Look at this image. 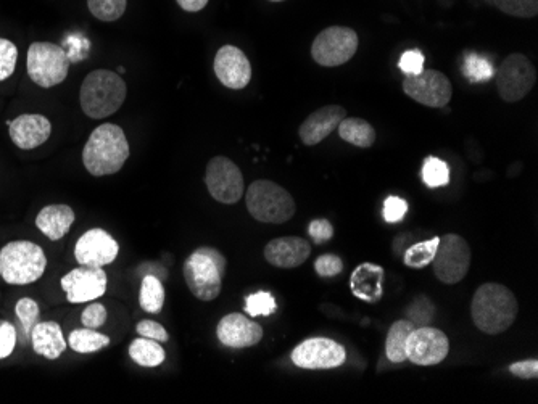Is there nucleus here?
Here are the masks:
<instances>
[{"instance_id":"nucleus-1","label":"nucleus","mask_w":538,"mask_h":404,"mask_svg":"<svg viewBox=\"0 0 538 404\" xmlns=\"http://www.w3.org/2000/svg\"><path fill=\"white\" fill-rule=\"evenodd\" d=\"M129 153L131 150L125 131L116 124L104 123L92 131L84 145V168L96 178L120 173Z\"/></svg>"},{"instance_id":"nucleus-2","label":"nucleus","mask_w":538,"mask_h":404,"mask_svg":"<svg viewBox=\"0 0 538 404\" xmlns=\"http://www.w3.org/2000/svg\"><path fill=\"white\" fill-rule=\"evenodd\" d=\"M519 305L508 287L489 282L477 289L472 298V321L484 334H503L518 318Z\"/></svg>"},{"instance_id":"nucleus-3","label":"nucleus","mask_w":538,"mask_h":404,"mask_svg":"<svg viewBox=\"0 0 538 404\" xmlns=\"http://www.w3.org/2000/svg\"><path fill=\"white\" fill-rule=\"evenodd\" d=\"M128 87L125 79L115 71L96 70L89 73L79 91V102L84 115L92 120H104L115 115L125 104Z\"/></svg>"},{"instance_id":"nucleus-4","label":"nucleus","mask_w":538,"mask_h":404,"mask_svg":"<svg viewBox=\"0 0 538 404\" xmlns=\"http://www.w3.org/2000/svg\"><path fill=\"white\" fill-rule=\"evenodd\" d=\"M226 256L212 247H200L184 263V279L195 298L213 301L220 297L226 274Z\"/></svg>"},{"instance_id":"nucleus-5","label":"nucleus","mask_w":538,"mask_h":404,"mask_svg":"<svg viewBox=\"0 0 538 404\" xmlns=\"http://www.w3.org/2000/svg\"><path fill=\"white\" fill-rule=\"evenodd\" d=\"M47 268V256L34 242L13 240L0 250V276L10 285L38 282Z\"/></svg>"},{"instance_id":"nucleus-6","label":"nucleus","mask_w":538,"mask_h":404,"mask_svg":"<svg viewBox=\"0 0 538 404\" xmlns=\"http://www.w3.org/2000/svg\"><path fill=\"white\" fill-rule=\"evenodd\" d=\"M245 205L253 219L260 223L282 224L294 218L295 200L276 182L255 181L245 192Z\"/></svg>"},{"instance_id":"nucleus-7","label":"nucleus","mask_w":538,"mask_h":404,"mask_svg":"<svg viewBox=\"0 0 538 404\" xmlns=\"http://www.w3.org/2000/svg\"><path fill=\"white\" fill-rule=\"evenodd\" d=\"M29 79L44 89L58 86L67 79L70 58L65 50L52 42H34L28 49L26 60Z\"/></svg>"},{"instance_id":"nucleus-8","label":"nucleus","mask_w":538,"mask_h":404,"mask_svg":"<svg viewBox=\"0 0 538 404\" xmlns=\"http://www.w3.org/2000/svg\"><path fill=\"white\" fill-rule=\"evenodd\" d=\"M358 34L347 26H329L316 36L311 46V57L326 68L342 66L355 57L358 50Z\"/></svg>"},{"instance_id":"nucleus-9","label":"nucleus","mask_w":538,"mask_h":404,"mask_svg":"<svg viewBox=\"0 0 538 404\" xmlns=\"http://www.w3.org/2000/svg\"><path fill=\"white\" fill-rule=\"evenodd\" d=\"M431 264L440 282L458 284L466 277L471 266V248L461 235H443Z\"/></svg>"},{"instance_id":"nucleus-10","label":"nucleus","mask_w":538,"mask_h":404,"mask_svg":"<svg viewBox=\"0 0 538 404\" xmlns=\"http://www.w3.org/2000/svg\"><path fill=\"white\" fill-rule=\"evenodd\" d=\"M535 83L537 70L526 55L511 54L498 68V94L508 104H516L524 99L534 89Z\"/></svg>"},{"instance_id":"nucleus-11","label":"nucleus","mask_w":538,"mask_h":404,"mask_svg":"<svg viewBox=\"0 0 538 404\" xmlns=\"http://www.w3.org/2000/svg\"><path fill=\"white\" fill-rule=\"evenodd\" d=\"M205 184L216 202L234 205L245 194L244 176L239 166L226 157L210 160L205 171Z\"/></svg>"},{"instance_id":"nucleus-12","label":"nucleus","mask_w":538,"mask_h":404,"mask_svg":"<svg viewBox=\"0 0 538 404\" xmlns=\"http://www.w3.org/2000/svg\"><path fill=\"white\" fill-rule=\"evenodd\" d=\"M403 92L418 104L429 108H442L450 104L453 97L452 81L437 70H423V73L406 76Z\"/></svg>"},{"instance_id":"nucleus-13","label":"nucleus","mask_w":538,"mask_h":404,"mask_svg":"<svg viewBox=\"0 0 538 404\" xmlns=\"http://www.w3.org/2000/svg\"><path fill=\"white\" fill-rule=\"evenodd\" d=\"M347 361V351L336 340L315 337L300 343L292 350V363L300 369L323 371L336 369Z\"/></svg>"},{"instance_id":"nucleus-14","label":"nucleus","mask_w":538,"mask_h":404,"mask_svg":"<svg viewBox=\"0 0 538 404\" xmlns=\"http://www.w3.org/2000/svg\"><path fill=\"white\" fill-rule=\"evenodd\" d=\"M450 342L442 330L421 326L411 332L406 342V361L418 366H435L447 358Z\"/></svg>"},{"instance_id":"nucleus-15","label":"nucleus","mask_w":538,"mask_h":404,"mask_svg":"<svg viewBox=\"0 0 538 404\" xmlns=\"http://www.w3.org/2000/svg\"><path fill=\"white\" fill-rule=\"evenodd\" d=\"M107 284V273L104 268L78 266L67 276L62 277L63 292L67 293V300L73 305L91 303L97 298L104 297Z\"/></svg>"},{"instance_id":"nucleus-16","label":"nucleus","mask_w":538,"mask_h":404,"mask_svg":"<svg viewBox=\"0 0 538 404\" xmlns=\"http://www.w3.org/2000/svg\"><path fill=\"white\" fill-rule=\"evenodd\" d=\"M120 245L104 229H91L79 237L75 245V258L79 266L105 268L116 260Z\"/></svg>"},{"instance_id":"nucleus-17","label":"nucleus","mask_w":538,"mask_h":404,"mask_svg":"<svg viewBox=\"0 0 538 404\" xmlns=\"http://www.w3.org/2000/svg\"><path fill=\"white\" fill-rule=\"evenodd\" d=\"M216 78L228 89L241 91L249 86L252 79V65L247 55L236 46H223L216 52L215 63Z\"/></svg>"},{"instance_id":"nucleus-18","label":"nucleus","mask_w":538,"mask_h":404,"mask_svg":"<svg viewBox=\"0 0 538 404\" xmlns=\"http://www.w3.org/2000/svg\"><path fill=\"white\" fill-rule=\"evenodd\" d=\"M216 335L224 347L242 350L255 347L263 340V327L244 314L231 313L221 319Z\"/></svg>"},{"instance_id":"nucleus-19","label":"nucleus","mask_w":538,"mask_h":404,"mask_svg":"<svg viewBox=\"0 0 538 404\" xmlns=\"http://www.w3.org/2000/svg\"><path fill=\"white\" fill-rule=\"evenodd\" d=\"M10 139L21 150L38 149L46 144L52 134V123L44 115H20L13 121H7Z\"/></svg>"},{"instance_id":"nucleus-20","label":"nucleus","mask_w":538,"mask_h":404,"mask_svg":"<svg viewBox=\"0 0 538 404\" xmlns=\"http://www.w3.org/2000/svg\"><path fill=\"white\" fill-rule=\"evenodd\" d=\"M347 118V112L340 105H327L311 113L298 129V136L308 147L321 144L327 136L339 128L340 121Z\"/></svg>"},{"instance_id":"nucleus-21","label":"nucleus","mask_w":538,"mask_h":404,"mask_svg":"<svg viewBox=\"0 0 538 404\" xmlns=\"http://www.w3.org/2000/svg\"><path fill=\"white\" fill-rule=\"evenodd\" d=\"M310 255V244L302 237H279L268 242L265 247V260L276 268H298Z\"/></svg>"},{"instance_id":"nucleus-22","label":"nucleus","mask_w":538,"mask_h":404,"mask_svg":"<svg viewBox=\"0 0 538 404\" xmlns=\"http://www.w3.org/2000/svg\"><path fill=\"white\" fill-rule=\"evenodd\" d=\"M385 271L374 263H363L355 268L350 277V290L358 300L379 303L384 297Z\"/></svg>"},{"instance_id":"nucleus-23","label":"nucleus","mask_w":538,"mask_h":404,"mask_svg":"<svg viewBox=\"0 0 538 404\" xmlns=\"http://www.w3.org/2000/svg\"><path fill=\"white\" fill-rule=\"evenodd\" d=\"M76 215L68 205H47L36 216V227L52 242L63 239L75 223Z\"/></svg>"},{"instance_id":"nucleus-24","label":"nucleus","mask_w":538,"mask_h":404,"mask_svg":"<svg viewBox=\"0 0 538 404\" xmlns=\"http://www.w3.org/2000/svg\"><path fill=\"white\" fill-rule=\"evenodd\" d=\"M31 343L34 353L47 359H58L67 350L62 327L54 321L39 322L31 334Z\"/></svg>"},{"instance_id":"nucleus-25","label":"nucleus","mask_w":538,"mask_h":404,"mask_svg":"<svg viewBox=\"0 0 538 404\" xmlns=\"http://www.w3.org/2000/svg\"><path fill=\"white\" fill-rule=\"evenodd\" d=\"M337 131L345 142L360 149H369L376 142V131L373 126L361 118H344L340 121Z\"/></svg>"},{"instance_id":"nucleus-26","label":"nucleus","mask_w":538,"mask_h":404,"mask_svg":"<svg viewBox=\"0 0 538 404\" xmlns=\"http://www.w3.org/2000/svg\"><path fill=\"white\" fill-rule=\"evenodd\" d=\"M414 329H416V326L408 319L392 324L389 332H387V339H385V356L389 358V361L395 364L405 363L406 342H408V337H410Z\"/></svg>"},{"instance_id":"nucleus-27","label":"nucleus","mask_w":538,"mask_h":404,"mask_svg":"<svg viewBox=\"0 0 538 404\" xmlns=\"http://www.w3.org/2000/svg\"><path fill=\"white\" fill-rule=\"evenodd\" d=\"M129 356L142 367H158L165 363L166 353L160 342L139 337L129 345Z\"/></svg>"},{"instance_id":"nucleus-28","label":"nucleus","mask_w":538,"mask_h":404,"mask_svg":"<svg viewBox=\"0 0 538 404\" xmlns=\"http://www.w3.org/2000/svg\"><path fill=\"white\" fill-rule=\"evenodd\" d=\"M139 305L145 313L158 314L165 305V287L160 277L155 274H147L142 279L139 290Z\"/></svg>"},{"instance_id":"nucleus-29","label":"nucleus","mask_w":538,"mask_h":404,"mask_svg":"<svg viewBox=\"0 0 538 404\" xmlns=\"http://www.w3.org/2000/svg\"><path fill=\"white\" fill-rule=\"evenodd\" d=\"M15 313H17L18 324H20V330H18V342L21 345L31 342V334H33L34 327L38 326L41 322V308L33 298H21L15 306Z\"/></svg>"},{"instance_id":"nucleus-30","label":"nucleus","mask_w":538,"mask_h":404,"mask_svg":"<svg viewBox=\"0 0 538 404\" xmlns=\"http://www.w3.org/2000/svg\"><path fill=\"white\" fill-rule=\"evenodd\" d=\"M68 345L71 350L81 355H91V353H97V351L104 350L105 347L110 345V337L105 334H100L97 329H84L73 330L70 337H68Z\"/></svg>"},{"instance_id":"nucleus-31","label":"nucleus","mask_w":538,"mask_h":404,"mask_svg":"<svg viewBox=\"0 0 538 404\" xmlns=\"http://www.w3.org/2000/svg\"><path fill=\"white\" fill-rule=\"evenodd\" d=\"M440 244V237H434L431 240H424V242H419V244L411 245L403 256V261H405L408 268L414 269H423L426 268L427 264H431L434 260L435 252H437V247Z\"/></svg>"},{"instance_id":"nucleus-32","label":"nucleus","mask_w":538,"mask_h":404,"mask_svg":"<svg viewBox=\"0 0 538 404\" xmlns=\"http://www.w3.org/2000/svg\"><path fill=\"white\" fill-rule=\"evenodd\" d=\"M87 7L97 20L110 23L125 15L128 0H87Z\"/></svg>"},{"instance_id":"nucleus-33","label":"nucleus","mask_w":538,"mask_h":404,"mask_svg":"<svg viewBox=\"0 0 538 404\" xmlns=\"http://www.w3.org/2000/svg\"><path fill=\"white\" fill-rule=\"evenodd\" d=\"M463 73L471 83H485L495 75L492 62L482 55L469 54L464 58Z\"/></svg>"},{"instance_id":"nucleus-34","label":"nucleus","mask_w":538,"mask_h":404,"mask_svg":"<svg viewBox=\"0 0 538 404\" xmlns=\"http://www.w3.org/2000/svg\"><path fill=\"white\" fill-rule=\"evenodd\" d=\"M423 181L429 189L448 186L450 168L440 158L429 157L423 165Z\"/></svg>"},{"instance_id":"nucleus-35","label":"nucleus","mask_w":538,"mask_h":404,"mask_svg":"<svg viewBox=\"0 0 538 404\" xmlns=\"http://www.w3.org/2000/svg\"><path fill=\"white\" fill-rule=\"evenodd\" d=\"M278 310V303L276 298L273 297V293L260 292L252 293L249 297L245 298V313L249 314L250 318H258V316H271Z\"/></svg>"},{"instance_id":"nucleus-36","label":"nucleus","mask_w":538,"mask_h":404,"mask_svg":"<svg viewBox=\"0 0 538 404\" xmlns=\"http://www.w3.org/2000/svg\"><path fill=\"white\" fill-rule=\"evenodd\" d=\"M492 4L510 17L534 18L538 15V0H492Z\"/></svg>"},{"instance_id":"nucleus-37","label":"nucleus","mask_w":538,"mask_h":404,"mask_svg":"<svg viewBox=\"0 0 538 404\" xmlns=\"http://www.w3.org/2000/svg\"><path fill=\"white\" fill-rule=\"evenodd\" d=\"M434 311V305L429 298L419 297L408 306L406 316H408V321L413 322L416 327L427 326L434 318Z\"/></svg>"},{"instance_id":"nucleus-38","label":"nucleus","mask_w":538,"mask_h":404,"mask_svg":"<svg viewBox=\"0 0 538 404\" xmlns=\"http://www.w3.org/2000/svg\"><path fill=\"white\" fill-rule=\"evenodd\" d=\"M18 49L9 39L0 38V81L9 79L17 68Z\"/></svg>"},{"instance_id":"nucleus-39","label":"nucleus","mask_w":538,"mask_h":404,"mask_svg":"<svg viewBox=\"0 0 538 404\" xmlns=\"http://www.w3.org/2000/svg\"><path fill=\"white\" fill-rule=\"evenodd\" d=\"M18 330L12 322L0 321V359L9 358L17 347Z\"/></svg>"},{"instance_id":"nucleus-40","label":"nucleus","mask_w":538,"mask_h":404,"mask_svg":"<svg viewBox=\"0 0 538 404\" xmlns=\"http://www.w3.org/2000/svg\"><path fill=\"white\" fill-rule=\"evenodd\" d=\"M424 62H426V60H424V55L421 50H406L405 54L400 58L398 66H400V70L405 73V76H414L423 73Z\"/></svg>"},{"instance_id":"nucleus-41","label":"nucleus","mask_w":538,"mask_h":404,"mask_svg":"<svg viewBox=\"0 0 538 404\" xmlns=\"http://www.w3.org/2000/svg\"><path fill=\"white\" fill-rule=\"evenodd\" d=\"M406 213H408V203H406V200L395 197V195L387 197V200L384 202V211H382V215H384L387 223H400L405 218Z\"/></svg>"},{"instance_id":"nucleus-42","label":"nucleus","mask_w":538,"mask_h":404,"mask_svg":"<svg viewBox=\"0 0 538 404\" xmlns=\"http://www.w3.org/2000/svg\"><path fill=\"white\" fill-rule=\"evenodd\" d=\"M136 332L139 337L155 340V342L166 343L170 340V334L166 332L165 327L160 322L150 321V319H144V321L139 322Z\"/></svg>"},{"instance_id":"nucleus-43","label":"nucleus","mask_w":538,"mask_h":404,"mask_svg":"<svg viewBox=\"0 0 538 404\" xmlns=\"http://www.w3.org/2000/svg\"><path fill=\"white\" fill-rule=\"evenodd\" d=\"M315 271L319 277L339 276L344 271V261L337 255L319 256L315 261Z\"/></svg>"},{"instance_id":"nucleus-44","label":"nucleus","mask_w":538,"mask_h":404,"mask_svg":"<svg viewBox=\"0 0 538 404\" xmlns=\"http://www.w3.org/2000/svg\"><path fill=\"white\" fill-rule=\"evenodd\" d=\"M81 322L89 329H99L107 322V308L102 303H91L81 314Z\"/></svg>"},{"instance_id":"nucleus-45","label":"nucleus","mask_w":538,"mask_h":404,"mask_svg":"<svg viewBox=\"0 0 538 404\" xmlns=\"http://www.w3.org/2000/svg\"><path fill=\"white\" fill-rule=\"evenodd\" d=\"M308 234H310L315 244H324V242L334 237V227L327 219H315L308 226Z\"/></svg>"},{"instance_id":"nucleus-46","label":"nucleus","mask_w":538,"mask_h":404,"mask_svg":"<svg viewBox=\"0 0 538 404\" xmlns=\"http://www.w3.org/2000/svg\"><path fill=\"white\" fill-rule=\"evenodd\" d=\"M510 372L519 379H537L538 361L537 359H526V361L513 363L510 366Z\"/></svg>"},{"instance_id":"nucleus-47","label":"nucleus","mask_w":538,"mask_h":404,"mask_svg":"<svg viewBox=\"0 0 538 404\" xmlns=\"http://www.w3.org/2000/svg\"><path fill=\"white\" fill-rule=\"evenodd\" d=\"M176 2H178L179 7L186 10V12L195 13L205 9L210 0H176Z\"/></svg>"},{"instance_id":"nucleus-48","label":"nucleus","mask_w":538,"mask_h":404,"mask_svg":"<svg viewBox=\"0 0 538 404\" xmlns=\"http://www.w3.org/2000/svg\"><path fill=\"white\" fill-rule=\"evenodd\" d=\"M269 2H282V0H269Z\"/></svg>"}]
</instances>
